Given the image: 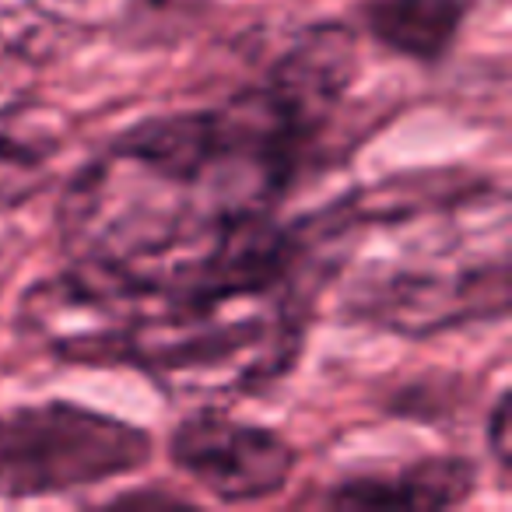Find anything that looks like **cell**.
Segmentation results:
<instances>
[{"label": "cell", "mask_w": 512, "mask_h": 512, "mask_svg": "<svg viewBox=\"0 0 512 512\" xmlns=\"http://www.w3.org/2000/svg\"><path fill=\"white\" fill-rule=\"evenodd\" d=\"M355 81V36L344 25H316L221 106L127 127L60 193L67 260L162 281L264 232L323 165Z\"/></svg>", "instance_id": "6da1fadb"}, {"label": "cell", "mask_w": 512, "mask_h": 512, "mask_svg": "<svg viewBox=\"0 0 512 512\" xmlns=\"http://www.w3.org/2000/svg\"><path fill=\"white\" fill-rule=\"evenodd\" d=\"M320 281L288 246H256L165 281L71 264L25 288L18 330L74 365L134 369L179 397H242L299 365Z\"/></svg>", "instance_id": "7a4b0ae2"}, {"label": "cell", "mask_w": 512, "mask_h": 512, "mask_svg": "<svg viewBox=\"0 0 512 512\" xmlns=\"http://www.w3.org/2000/svg\"><path fill=\"white\" fill-rule=\"evenodd\" d=\"M151 463V435L74 400L0 411V498H50L130 477Z\"/></svg>", "instance_id": "3957f363"}, {"label": "cell", "mask_w": 512, "mask_h": 512, "mask_svg": "<svg viewBox=\"0 0 512 512\" xmlns=\"http://www.w3.org/2000/svg\"><path fill=\"white\" fill-rule=\"evenodd\" d=\"M348 320L400 337H435L509 313V256H407L362 271L344 288Z\"/></svg>", "instance_id": "277c9868"}, {"label": "cell", "mask_w": 512, "mask_h": 512, "mask_svg": "<svg viewBox=\"0 0 512 512\" xmlns=\"http://www.w3.org/2000/svg\"><path fill=\"white\" fill-rule=\"evenodd\" d=\"M169 460L179 474L225 505L267 502L295 474V446L281 432L242 421L221 407H200L176 421Z\"/></svg>", "instance_id": "5b68a950"}, {"label": "cell", "mask_w": 512, "mask_h": 512, "mask_svg": "<svg viewBox=\"0 0 512 512\" xmlns=\"http://www.w3.org/2000/svg\"><path fill=\"white\" fill-rule=\"evenodd\" d=\"M477 491V463L460 453H439L397 470L355 474L330 484L323 505L330 509L435 512L470 502Z\"/></svg>", "instance_id": "8992f818"}, {"label": "cell", "mask_w": 512, "mask_h": 512, "mask_svg": "<svg viewBox=\"0 0 512 512\" xmlns=\"http://www.w3.org/2000/svg\"><path fill=\"white\" fill-rule=\"evenodd\" d=\"M474 0H365L362 25L376 46L414 64H442L460 39Z\"/></svg>", "instance_id": "52a82bcc"}, {"label": "cell", "mask_w": 512, "mask_h": 512, "mask_svg": "<svg viewBox=\"0 0 512 512\" xmlns=\"http://www.w3.org/2000/svg\"><path fill=\"white\" fill-rule=\"evenodd\" d=\"M64 141L36 113L0 106V214L18 211L50 186Z\"/></svg>", "instance_id": "ba28073f"}, {"label": "cell", "mask_w": 512, "mask_h": 512, "mask_svg": "<svg viewBox=\"0 0 512 512\" xmlns=\"http://www.w3.org/2000/svg\"><path fill=\"white\" fill-rule=\"evenodd\" d=\"M509 390H502L491 404L488 414V446H491V460L502 470V477L509 474Z\"/></svg>", "instance_id": "9c48e42d"}]
</instances>
